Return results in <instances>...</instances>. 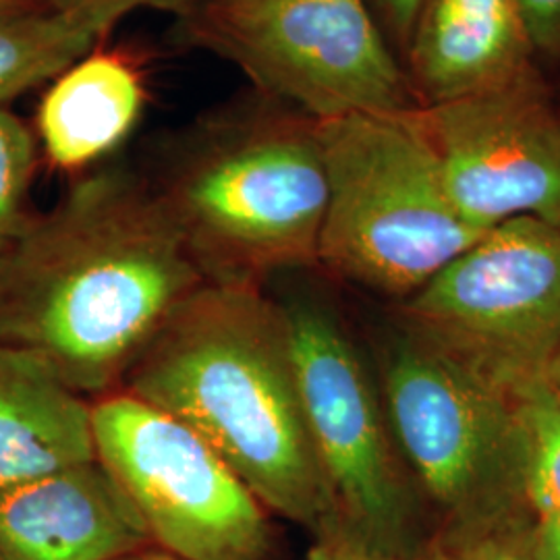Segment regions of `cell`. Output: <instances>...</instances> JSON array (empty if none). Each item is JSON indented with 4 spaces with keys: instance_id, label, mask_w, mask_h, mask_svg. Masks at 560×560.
Here are the masks:
<instances>
[{
    "instance_id": "obj_1",
    "label": "cell",
    "mask_w": 560,
    "mask_h": 560,
    "mask_svg": "<svg viewBox=\"0 0 560 560\" xmlns=\"http://www.w3.org/2000/svg\"><path fill=\"white\" fill-rule=\"evenodd\" d=\"M203 282L154 185L101 171L36 214L0 264V347L101 399Z\"/></svg>"
},
{
    "instance_id": "obj_2",
    "label": "cell",
    "mask_w": 560,
    "mask_h": 560,
    "mask_svg": "<svg viewBox=\"0 0 560 560\" xmlns=\"http://www.w3.org/2000/svg\"><path fill=\"white\" fill-rule=\"evenodd\" d=\"M119 390L194 430L258 501L314 538L337 532L280 301L203 282L168 316Z\"/></svg>"
},
{
    "instance_id": "obj_3",
    "label": "cell",
    "mask_w": 560,
    "mask_h": 560,
    "mask_svg": "<svg viewBox=\"0 0 560 560\" xmlns=\"http://www.w3.org/2000/svg\"><path fill=\"white\" fill-rule=\"evenodd\" d=\"M203 279L260 287L318 266L326 168L316 120L275 106L206 122L152 183Z\"/></svg>"
},
{
    "instance_id": "obj_4",
    "label": "cell",
    "mask_w": 560,
    "mask_h": 560,
    "mask_svg": "<svg viewBox=\"0 0 560 560\" xmlns=\"http://www.w3.org/2000/svg\"><path fill=\"white\" fill-rule=\"evenodd\" d=\"M418 110L316 120L328 187L318 266L397 303L486 233L448 198Z\"/></svg>"
},
{
    "instance_id": "obj_5",
    "label": "cell",
    "mask_w": 560,
    "mask_h": 560,
    "mask_svg": "<svg viewBox=\"0 0 560 560\" xmlns=\"http://www.w3.org/2000/svg\"><path fill=\"white\" fill-rule=\"evenodd\" d=\"M374 358L400 455L436 525L434 540L534 523L517 397L463 370L397 320L382 332Z\"/></svg>"
},
{
    "instance_id": "obj_6",
    "label": "cell",
    "mask_w": 560,
    "mask_h": 560,
    "mask_svg": "<svg viewBox=\"0 0 560 560\" xmlns=\"http://www.w3.org/2000/svg\"><path fill=\"white\" fill-rule=\"evenodd\" d=\"M280 305L337 529L384 559H423L436 525L400 455L376 372L328 303L298 293Z\"/></svg>"
},
{
    "instance_id": "obj_7",
    "label": "cell",
    "mask_w": 560,
    "mask_h": 560,
    "mask_svg": "<svg viewBox=\"0 0 560 560\" xmlns=\"http://www.w3.org/2000/svg\"><path fill=\"white\" fill-rule=\"evenodd\" d=\"M185 23L310 119L421 108L370 0H203Z\"/></svg>"
},
{
    "instance_id": "obj_8",
    "label": "cell",
    "mask_w": 560,
    "mask_h": 560,
    "mask_svg": "<svg viewBox=\"0 0 560 560\" xmlns=\"http://www.w3.org/2000/svg\"><path fill=\"white\" fill-rule=\"evenodd\" d=\"M395 320L517 397L560 349V226L529 217L492 226L397 303Z\"/></svg>"
},
{
    "instance_id": "obj_9",
    "label": "cell",
    "mask_w": 560,
    "mask_h": 560,
    "mask_svg": "<svg viewBox=\"0 0 560 560\" xmlns=\"http://www.w3.org/2000/svg\"><path fill=\"white\" fill-rule=\"evenodd\" d=\"M94 436L156 548L180 560H272V513L185 423L115 390L94 400Z\"/></svg>"
},
{
    "instance_id": "obj_10",
    "label": "cell",
    "mask_w": 560,
    "mask_h": 560,
    "mask_svg": "<svg viewBox=\"0 0 560 560\" xmlns=\"http://www.w3.org/2000/svg\"><path fill=\"white\" fill-rule=\"evenodd\" d=\"M418 117L465 221L483 231L520 217L560 226V101L541 73Z\"/></svg>"
},
{
    "instance_id": "obj_11",
    "label": "cell",
    "mask_w": 560,
    "mask_h": 560,
    "mask_svg": "<svg viewBox=\"0 0 560 560\" xmlns=\"http://www.w3.org/2000/svg\"><path fill=\"white\" fill-rule=\"evenodd\" d=\"M152 546L98 459L0 492L2 560H117Z\"/></svg>"
},
{
    "instance_id": "obj_12",
    "label": "cell",
    "mask_w": 560,
    "mask_h": 560,
    "mask_svg": "<svg viewBox=\"0 0 560 560\" xmlns=\"http://www.w3.org/2000/svg\"><path fill=\"white\" fill-rule=\"evenodd\" d=\"M402 57L421 108L541 73L515 0H421Z\"/></svg>"
},
{
    "instance_id": "obj_13",
    "label": "cell",
    "mask_w": 560,
    "mask_h": 560,
    "mask_svg": "<svg viewBox=\"0 0 560 560\" xmlns=\"http://www.w3.org/2000/svg\"><path fill=\"white\" fill-rule=\"evenodd\" d=\"M96 459L94 400L0 347V492Z\"/></svg>"
},
{
    "instance_id": "obj_14",
    "label": "cell",
    "mask_w": 560,
    "mask_h": 560,
    "mask_svg": "<svg viewBox=\"0 0 560 560\" xmlns=\"http://www.w3.org/2000/svg\"><path fill=\"white\" fill-rule=\"evenodd\" d=\"M145 104L140 65L125 52L90 50L62 69L42 96L36 138L59 171H80L119 148Z\"/></svg>"
},
{
    "instance_id": "obj_15",
    "label": "cell",
    "mask_w": 560,
    "mask_h": 560,
    "mask_svg": "<svg viewBox=\"0 0 560 560\" xmlns=\"http://www.w3.org/2000/svg\"><path fill=\"white\" fill-rule=\"evenodd\" d=\"M98 40L88 25L48 7L0 15V108L55 80Z\"/></svg>"
},
{
    "instance_id": "obj_16",
    "label": "cell",
    "mask_w": 560,
    "mask_h": 560,
    "mask_svg": "<svg viewBox=\"0 0 560 560\" xmlns=\"http://www.w3.org/2000/svg\"><path fill=\"white\" fill-rule=\"evenodd\" d=\"M527 442L525 501L532 520L560 513V395L534 382L517 395Z\"/></svg>"
},
{
    "instance_id": "obj_17",
    "label": "cell",
    "mask_w": 560,
    "mask_h": 560,
    "mask_svg": "<svg viewBox=\"0 0 560 560\" xmlns=\"http://www.w3.org/2000/svg\"><path fill=\"white\" fill-rule=\"evenodd\" d=\"M38 138L25 120L0 108V264L34 221L30 191L38 168Z\"/></svg>"
},
{
    "instance_id": "obj_18",
    "label": "cell",
    "mask_w": 560,
    "mask_h": 560,
    "mask_svg": "<svg viewBox=\"0 0 560 560\" xmlns=\"http://www.w3.org/2000/svg\"><path fill=\"white\" fill-rule=\"evenodd\" d=\"M529 532L532 523L457 540H432L421 560H534Z\"/></svg>"
},
{
    "instance_id": "obj_19",
    "label": "cell",
    "mask_w": 560,
    "mask_h": 560,
    "mask_svg": "<svg viewBox=\"0 0 560 560\" xmlns=\"http://www.w3.org/2000/svg\"><path fill=\"white\" fill-rule=\"evenodd\" d=\"M42 7L65 13L98 36H104L117 21L127 18L138 9H159L177 13L183 20L189 18L201 0H40Z\"/></svg>"
},
{
    "instance_id": "obj_20",
    "label": "cell",
    "mask_w": 560,
    "mask_h": 560,
    "mask_svg": "<svg viewBox=\"0 0 560 560\" xmlns=\"http://www.w3.org/2000/svg\"><path fill=\"white\" fill-rule=\"evenodd\" d=\"M538 59L560 62V0H515Z\"/></svg>"
},
{
    "instance_id": "obj_21",
    "label": "cell",
    "mask_w": 560,
    "mask_h": 560,
    "mask_svg": "<svg viewBox=\"0 0 560 560\" xmlns=\"http://www.w3.org/2000/svg\"><path fill=\"white\" fill-rule=\"evenodd\" d=\"M420 2L421 0H370L384 36L399 48L400 55L405 50Z\"/></svg>"
},
{
    "instance_id": "obj_22",
    "label": "cell",
    "mask_w": 560,
    "mask_h": 560,
    "mask_svg": "<svg viewBox=\"0 0 560 560\" xmlns=\"http://www.w3.org/2000/svg\"><path fill=\"white\" fill-rule=\"evenodd\" d=\"M305 560H388L368 550L365 546H361L355 540H351L349 536H345L342 532H330L314 538L312 548L307 550Z\"/></svg>"
},
{
    "instance_id": "obj_23",
    "label": "cell",
    "mask_w": 560,
    "mask_h": 560,
    "mask_svg": "<svg viewBox=\"0 0 560 560\" xmlns=\"http://www.w3.org/2000/svg\"><path fill=\"white\" fill-rule=\"evenodd\" d=\"M529 546L534 560H560V513L534 520Z\"/></svg>"
},
{
    "instance_id": "obj_24",
    "label": "cell",
    "mask_w": 560,
    "mask_h": 560,
    "mask_svg": "<svg viewBox=\"0 0 560 560\" xmlns=\"http://www.w3.org/2000/svg\"><path fill=\"white\" fill-rule=\"evenodd\" d=\"M541 382L548 388H552L557 395H560V349L555 353V358L550 360V363H548V368H546V372L541 376Z\"/></svg>"
},
{
    "instance_id": "obj_25",
    "label": "cell",
    "mask_w": 560,
    "mask_h": 560,
    "mask_svg": "<svg viewBox=\"0 0 560 560\" xmlns=\"http://www.w3.org/2000/svg\"><path fill=\"white\" fill-rule=\"evenodd\" d=\"M42 7L40 0H0V15L18 13V11H27Z\"/></svg>"
},
{
    "instance_id": "obj_26",
    "label": "cell",
    "mask_w": 560,
    "mask_h": 560,
    "mask_svg": "<svg viewBox=\"0 0 560 560\" xmlns=\"http://www.w3.org/2000/svg\"><path fill=\"white\" fill-rule=\"evenodd\" d=\"M117 560H180L177 557H173V555H168V552H164L161 548H156V546H152V548H145V550H140V552H133V555H127V557H120Z\"/></svg>"
},
{
    "instance_id": "obj_27",
    "label": "cell",
    "mask_w": 560,
    "mask_h": 560,
    "mask_svg": "<svg viewBox=\"0 0 560 560\" xmlns=\"http://www.w3.org/2000/svg\"><path fill=\"white\" fill-rule=\"evenodd\" d=\"M201 2H203V0H201Z\"/></svg>"
},
{
    "instance_id": "obj_28",
    "label": "cell",
    "mask_w": 560,
    "mask_h": 560,
    "mask_svg": "<svg viewBox=\"0 0 560 560\" xmlns=\"http://www.w3.org/2000/svg\"><path fill=\"white\" fill-rule=\"evenodd\" d=\"M0 560H2V559H0Z\"/></svg>"
}]
</instances>
